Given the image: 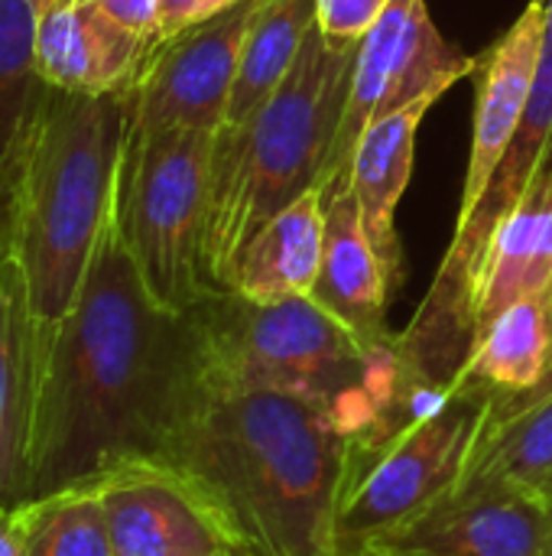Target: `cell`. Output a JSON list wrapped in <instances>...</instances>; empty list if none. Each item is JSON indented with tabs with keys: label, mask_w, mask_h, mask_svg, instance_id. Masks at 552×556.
<instances>
[{
	"label": "cell",
	"mask_w": 552,
	"mask_h": 556,
	"mask_svg": "<svg viewBox=\"0 0 552 556\" xmlns=\"http://www.w3.org/2000/svg\"><path fill=\"white\" fill-rule=\"evenodd\" d=\"M390 0H316V26L332 46H358Z\"/></svg>",
	"instance_id": "25"
},
{
	"label": "cell",
	"mask_w": 552,
	"mask_h": 556,
	"mask_svg": "<svg viewBox=\"0 0 552 556\" xmlns=\"http://www.w3.org/2000/svg\"><path fill=\"white\" fill-rule=\"evenodd\" d=\"M547 290H552V169L537 176L485 251L472 303L475 339L511 303Z\"/></svg>",
	"instance_id": "18"
},
{
	"label": "cell",
	"mask_w": 552,
	"mask_h": 556,
	"mask_svg": "<svg viewBox=\"0 0 552 556\" xmlns=\"http://www.w3.org/2000/svg\"><path fill=\"white\" fill-rule=\"evenodd\" d=\"M39 381V323L20 267L0 244V508L33 498V424Z\"/></svg>",
	"instance_id": "15"
},
{
	"label": "cell",
	"mask_w": 552,
	"mask_h": 556,
	"mask_svg": "<svg viewBox=\"0 0 552 556\" xmlns=\"http://www.w3.org/2000/svg\"><path fill=\"white\" fill-rule=\"evenodd\" d=\"M0 556H26V547L20 541V531L13 525L10 508H0Z\"/></svg>",
	"instance_id": "28"
},
{
	"label": "cell",
	"mask_w": 552,
	"mask_h": 556,
	"mask_svg": "<svg viewBox=\"0 0 552 556\" xmlns=\"http://www.w3.org/2000/svg\"><path fill=\"white\" fill-rule=\"evenodd\" d=\"M446 91H429L416 101H410L400 111H390L377 124L368 127L361 137L355 160H351V192L358 199L361 225L374 251L381 254L384 267L390 270L394 283H403L407 264L403 248L397 235V205L407 192L410 173H413V150H416V130L426 111L442 98Z\"/></svg>",
	"instance_id": "17"
},
{
	"label": "cell",
	"mask_w": 552,
	"mask_h": 556,
	"mask_svg": "<svg viewBox=\"0 0 552 556\" xmlns=\"http://www.w3.org/2000/svg\"><path fill=\"white\" fill-rule=\"evenodd\" d=\"M475 68L478 59L446 42L426 0H390L358 42L345 117L319 182L322 202L351 186V160L371 124L429 91H449Z\"/></svg>",
	"instance_id": "9"
},
{
	"label": "cell",
	"mask_w": 552,
	"mask_h": 556,
	"mask_svg": "<svg viewBox=\"0 0 552 556\" xmlns=\"http://www.w3.org/2000/svg\"><path fill=\"white\" fill-rule=\"evenodd\" d=\"M550 521V502L495 479L462 476L452 492L361 556H540Z\"/></svg>",
	"instance_id": "12"
},
{
	"label": "cell",
	"mask_w": 552,
	"mask_h": 556,
	"mask_svg": "<svg viewBox=\"0 0 552 556\" xmlns=\"http://www.w3.org/2000/svg\"><path fill=\"white\" fill-rule=\"evenodd\" d=\"M264 0H241L238 7L195 23L176 36L159 39L130 88V130H215L234 91L244 39Z\"/></svg>",
	"instance_id": "10"
},
{
	"label": "cell",
	"mask_w": 552,
	"mask_h": 556,
	"mask_svg": "<svg viewBox=\"0 0 552 556\" xmlns=\"http://www.w3.org/2000/svg\"><path fill=\"white\" fill-rule=\"evenodd\" d=\"M150 49L91 0H59L36 20V65L55 91H127Z\"/></svg>",
	"instance_id": "14"
},
{
	"label": "cell",
	"mask_w": 552,
	"mask_h": 556,
	"mask_svg": "<svg viewBox=\"0 0 552 556\" xmlns=\"http://www.w3.org/2000/svg\"><path fill=\"white\" fill-rule=\"evenodd\" d=\"M547 384H552V362H550V371H547V378H543V384H540V388H547Z\"/></svg>",
	"instance_id": "31"
},
{
	"label": "cell",
	"mask_w": 552,
	"mask_h": 556,
	"mask_svg": "<svg viewBox=\"0 0 552 556\" xmlns=\"http://www.w3.org/2000/svg\"><path fill=\"white\" fill-rule=\"evenodd\" d=\"M547 169H552V0L547 3L537 72L517 137L478 208L455 225V238L413 323L397 332L403 358L423 381L452 384L459 368L465 365L475 345L472 303L485 251L498 225L517 208V202Z\"/></svg>",
	"instance_id": "7"
},
{
	"label": "cell",
	"mask_w": 552,
	"mask_h": 556,
	"mask_svg": "<svg viewBox=\"0 0 552 556\" xmlns=\"http://www.w3.org/2000/svg\"><path fill=\"white\" fill-rule=\"evenodd\" d=\"M192 319L198 378L309 397L335 417L345 440L429 414L423 384L433 381L410 368L397 336L364 345L312 296L251 303L215 290L192 306Z\"/></svg>",
	"instance_id": "3"
},
{
	"label": "cell",
	"mask_w": 552,
	"mask_h": 556,
	"mask_svg": "<svg viewBox=\"0 0 552 556\" xmlns=\"http://www.w3.org/2000/svg\"><path fill=\"white\" fill-rule=\"evenodd\" d=\"M316 26V0H264L244 39L234 91L218 130H234L251 121L267 98L283 85Z\"/></svg>",
	"instance_id": "23"
},
{
	"label": "cell",
	"mask_w": 552,
	"mask_h": 556,
	"mask_svg": "<svg viewBox=\"0 0 552 556\" xmlns=\"http://www.w3.org/2000/svg\"><path fill=\"white\" fill-rule=\"evenodd\" d=\"M114 556H251L208 492L159 456L94 479Z\"/></svg>",
	"instance_id": "11"
},
{
	"label": "cell",
	"mask_w": 552,
	"mask_h": 556,
	"mask_svg": "<svg viewBox=\"0 0 552 556\" xmlns=\"http://www.w3.org/2000/svg\"><path fill=\"white\" fill-rule=\"evenodd\" d=\"M355 55L358 46H332L312 26L267 104L241 127L215 134L205 222L211 290H231L244 244L293 199L319 189L345 117Z\"/></svg>",
	"instance_id": "5"
},
{
	"label": "cell",
	"mask_w": 552,
	"mask_h": 556,
	"mask_svg": "<svg viewBox=\"0 0 552 556\" xmlns=\"http://www.w3.org/2000/svg\"><path fill=\"white\" fill-rule=\"evenodd\" d=\"M462 476L495 479L552 505V384L491 401Z\"/></svg>",
	"instance_id": "21"
},
{
	"label": "cell",
	"mask_w": 552,
	"mask_h": 556,
	"mask_svg": "<svg viewBox=\"0 0 552 556\" xmlns=\"http://www.w3.org/2000/svg\"><path fill=\"white\" fill-rule=\"evenodd\" d=\"M215 130H130L114 222L150 290L169 313H189L208 293L205 222Z\"/></svg>",
	"instance_id": "6"
},
{
	"label": "cell",
	"mask_w": 552,
	"mask_h": 556,
	"mask_svg": "<svg viewBox=\"0 0 552 556\" xmlns=\"http://www.w3.org/2000/svg\"><path fill=\"white\" fill-rule=\"evenodd\" d=\"M91 3L101 7L111 20H117L120 26H127L133 36H140L150 46H156L163 39L159 0H91Z\"/></svg>",
	"instance_id": "26"
},
{
	"label": "cell",
	"mask_w": 552,
	"mask_h": 556,
	"mask_svg": "<svg viewBox=\"0 0 552 556\" xmlns=\"http://www.w3.org/2000/svg\"><path fill=\"white\" fill-rule=\"evenodd\" d=\"M36 20L29 0H0V244H7L20 169L49 98L36 65Z\"/></svg>",
	"instance_id": "20"
},
{
	"label": "cell",
	"mask_w": 552,
	"mask_h": 556,
	"mask_svg": "<svg viewBox=\"0 0 552 556\" xmlns=\"http://www.w3.org/2000/svg\"><path fill=\"white\" fill-rule=\"evenodd\" d=\"M491 401L495 394L452 381V397L436 414L348 440L335 505V556H361L368 544L452 492Z\"/></svg>",
	"instance_id": "8"
},
{
	"label": "cell",
	"mask_w": 552,
	"mask_h": 556,
	"mask_svg": "<svg viewBox=\"0 0 552 556\" xmlns=\"http://www.w3.org/2000/svg\"><path fill=\"white\" fill-rule=\"evenodd\" d=\"M543 20H547V7L527 3V10L514 20V26L478 59L475 134H472V156H468V173L462 186L459 222H465L478 208V202L485 199L498 166L504 163L517 137V127L524 121V108L530 98L534 72H537Z\"/></svg>",
	"instance_id": "13"
},
{
	"label": "cell",
	"mask_w": 552,
	"mask_h": 556,
	"mask_svg": "<svg viewBox=\"0 0 552 556\" xmlns=\"http://www.w3.org/2000/svg\"><path fill=\"white\" fill-rule=\"evenodd\" d=\"M13 525L26 556H114L94 482L23 502Z\"/></svg>",
	"instance_id": "24"
},
{
	"label": "cell",
	"mask_w": 552,
	"mask_h": 556,
	"mask_svg": "<svg viewBox=\"0 0 552 556\" xmlns=\"http://www.w3.org/2000/svg\"><path fill=\"white\" fill-rule=\"evenodd\" d=\"M29 3L36 7V13H46V10H49V7H55L59 0H29Z\"/></svg>",
	"instance_id": "29"
},
{
	"label": "cell",
	"mask_w": 552,
	"mask_h": 556,
	"mask_svg": "<svg viewBox=\"0 0 552 556\" xmlns=\"http://www.w3.org/2000/svg\"><path fill=\"white\" fill-rule=\"evenodd\" d=\"M325 251V202L319 189L280 208L241 251L231 293L251 303L309 296Z\"/></svg>",
	"instance_id": "19"
},
{
	"label": "cell",
	"mask_w": 552,
	"mask_h": 556,
	"mask_svg": "<svg viewBox=\"0 0 552 556\" xmlns=\"http://www.w3.org/2000/svg\"><path fill=\"white\" fill-rule=\"evenodd\" d=\"M127 134L130 88L107 94L49 88L7 231V248L39 326L59 323L78 300L114 212Z\"/></svg>",
	"instance_id": "4"
},
{
	"label": "cell",
	"mask_w": 552,
	"mask_h": 556,
	"mask_svg": "<svg viewBox=\"0 0 552 556\" xmlns=\"http://www.w3.org/2000/svg\"><path fill=\"white\" fill-rule=\"evenodd\" d=\"M241 0H159V29L163 39L176 36L195 23H205L231 7H238Z\"/></svg>",
	"instance_id": "27"
},
{
	"label": "cell",
	"mask_w": 552,
	"mask_h": 556,
	"mask_svg": "<svg viewBox=\"0 0 552 556\" xmlns=\"http://www.w3.org/2000/svg\"><path fill=\"white\" fill-rule=\"evenodd\" d=\"M530 3H543V7H547V3H550V0H530Z\"/></svg>",
	"instance_id": "32"
},
{
	"label": "cell",
	"mask_w": 552,
	"mask_h": 556,
	"mask_svg": "<svg viewBox=\"0 0 552 556\" xmlns=\"http://www.w3.org/2000/svg\"><path fill=\"white\" fill-rule=\"evenodd\" d=\"M540 556H552V521H550V534H547V544H543Z\"/></svg>",
	"instance_id": "30"
},
{
	"label": "cell",
	"mask_w": 552,
	"mask_h": 556,
	"mask_svg": "<svg viewBox=\"0 0 552 556\" xmlns=\"http://www.w3.org/2000/svg\"><path fill=\"white\" fill-rule=\"evenodd\" d=\"M397 290L400 287L364 235L351 186L342 189L325 205V251L309 296L358 342L381 345L394 336L387 329V306Z\"/></svg>",
	"instance_id": "16"
},
{
	"label": "cell",
	"mask_w": 552,
	"mask_h": 556,
	"mask_svg": "<svg viewBox=\"0 0 552 556\" xmlns=\"http://www.w3.org/2000/svg\"><path fill=\"white\" fill-rule=\"evenodd\" d=\"M345 443L322 404L215 384L192 365L156 456L208 492L251 556H335Z\"/></svg>",
	"instance_id": "2"
},
{
	"label": "cell",
	"mask_w": 552,
	"mask_h": 556,
	"mask_svg": "<svg viewBox=\"0 0 552 556\" xmlns=\"http://www.w3.org/2000/svg\"><path fill=\"white\" fill-rule=\"evenodd\" d=\"M552 362V290L511 303L472 345L455 381L495 397L534 394Z\"/></svg>",
	"instance_id": "22"
},
{
	"label": "cell",
	"mask_w": 552,
	"mask_h": 556,
	"mask_svg": "<svg viewBox=\"0 0 552 556\" xmlns=\"http://www.w3.org/2000/svg\"><path fill=\"white\" fill-rule=\"evenodd\" d=\"M192 365V309L150 296L111 212L78 300L39 326L33 498L156 456Z\"/></svg>",
	"instance_id": "1"
}]
</instances>
